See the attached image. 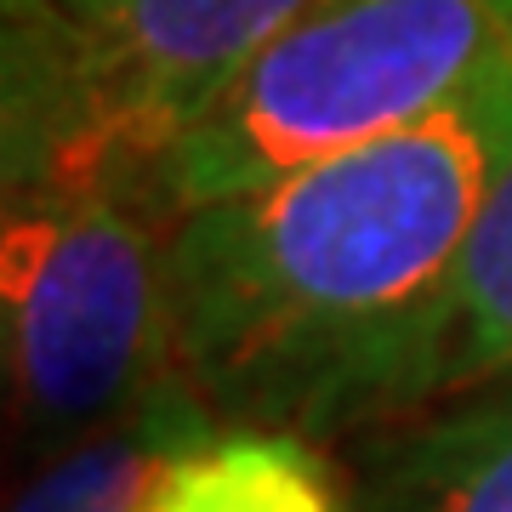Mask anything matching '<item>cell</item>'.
I'll return each instance as SVG.
<instances>
[{
  "mask_svg": "<svg viewBox=\"0 0 512 512\" xmlns=\"http://www.w3.org/2000/svg\"><path fill=\"white\" fill-rule=\"evenodd\" d=\"M512 165V46L450 103L165 228L171 370L222 433L342 439L439 399L467 228Z\"/></svg>",
  "mask_w": 512,
  "mask_h": 512,
  "instance_id": "cell-1",
  "label": "cell"
},
{
  "mask_svg": "<svg viewBox=\"0 0 512 512\" xmlns=\"http://www.w3.org/2000/svg\"><path fill=\"white\" fill-rule=\"evenodd\" d=\"M313 0H46L6 12V188L154 211V171Z\"/></svg>",
  "mask_w": 512,
  "mask_h": 512,
  "instance_id": "cell-2",
  "label": "cell"
},
{
  "mask_svg": "<svg viewBox=\"0 0 512 512\" xmlns=\"http://www.w3.org/2000/svg\"><path fill=\"white\" fill-rule=\"evenodd\" d=\"M512 46V0H313L165 148L154 217L171 228L285 171L410 126Z\"/></svg>",
  "mask_w": 512,
  "mask_h": 512,
  "instance_id": "cell-3",
  "label": "cell"
},
{
  "mask_svg": "<svg viewBox=\"0 0 512 512\" xmlns=\"http://www.w3.org/2000/svg\"><path fill=\"white\" fill-rule=\"evenodd\" d=\"M0 325L29 444L97 433L171 370L165 222L126 194L6 188Z\"/></svg>",
  "mask_w": 512,
  "mask_h": 512,
  "instance_id": "cell-4",
  "label": "cell"
},
{
  "mask_svg": "<svg viewBox=\"0 0 512 512\" xmlns=\"http://www.w3.org/2000/svg\"><path fill=\"white\" fill-rule=\"evenodd\" d=\"M348 512H512V382L376 427Z\"/></svg>",
  "mask_w": 512,
  "mask_h": 512,
  "instance_id": "cell-5",
  "label": "cell"
},
{
  "mask_svg": "<svg viewBox=\"0 0 512 512\" xmlns=\"http://www.w3.org/2000/svg\"><path fill=\"white\" fill-rule=\"evenodd\" d=\"M222 433L211 404L165 370L97 433L57 450L18 490L12 512H154L165 484Z\"/></svg>",
  "mask_w": 512,
  "mask_h": 512,
  "instance_id": "cell-6",
  "label": "cell"
},
{
  "mask_svg": "<svg viewBox=\"0 0 512 512\" xmlns=\"http://www.w3.org/2000/svg\"><path fill=\"white\" fill-rule=\"evenodd\" d=\"M490 382H512V165L501 171V183L490 188L484 211L467 228L456 279H450L439 399H456Z\"/></svg>",
  "mask_w": 512,
  "mask_h": 512,
  "instance_id": "cell-7",
  "label": "cell"
},
{
  "mask_svg": "<svg viewBox=\"0 0 512 512\" xmlns=\"http://www.w3.org/2000/svg\"><path fill=\"white\" fill-rule=\"evenodd\" d=\"M154 512H348L308 439L217 433L165 484Z\"/></svg>",
  "mask_w": 512,
  "mask_h": 512,
  "instance_id": "cell-8",
  "label": "cell"
},
{
  "mask_svg": "<svg viewBox=\"0 0 512 512\" xmlns=\"http://www.w3.org/2000/svg\"><path fill=\"white\" fill-rule=\"evenodd\" d=\"M29 6H46V0H6V12H29Z\"/></svg>",
  "mask_w": 512,
  "mask_h": 512,
  "instance_id": "cell-9",
  "label": "cell"
}]
</instances>
